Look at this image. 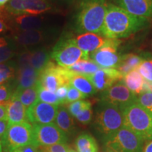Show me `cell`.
<instances>
[{
  "label": "cell",
  "mask_w": 152,
  "mask_h": 152,
  "mask_svg": "<svg viewBox=\"0 0 152 152\" xmlns=\"http://www.w3.org/2000/svg\"><path fill=\"white\" fill-rule=\"evenodd\" d=\"M151 20L134 16L111 2H108L102 35L109 39H125L151 26Z\"/></svg>",
  "instance_id": "obj_1"
},
{
  "label": "cell",
  "mask_w": 152,
  "mask_h": 152,
  "mask_svg": "<svg viewBox=\"0 0 152 152\" xmlns=\"http://www.w3.org/2000/svg\"><path fill=\"white\" fill-rule=\"evenodd\" d=\"M107 4V0H76L73 16L76 33L101 35Z\"/></svg>",
  "instance_id": "obj_2"
},
{
  "label": "cell",
  "mask_w": 152,
  "mask_h": 152,
  "mask_svg": "<svg viewBox=\"0 0 152 152\" xmlns=\"http://www.w3.org/2000/svg\"><path fill=\"white\" fill-rule=\"evenodd\" d=\"M123 125V114L118 106L99 101L95 108L93 128L102 141L109 138Z\"/></svg>",
  "instance_id": "obj_3"
},
{
  "label": "cell",
  "mask_w": 152,
  "mask_h": 152,
  "mask_svg": "<svg viewBox=\"0 0 152 152\" xmlns=\"http://www.w3.org/2000/svg\"><path fill=\"white\" fill-rule=\"evenodd\" d=\"M121 110L123 118V125L130 129L144 142L152 140V115L134 102Z\"/></svg>",
  "instance_id": "obj_4"
},
{
  "label": "cell",
  "mask_w": 152,
  "mask_h": 152,
  "mask_svg": "<svg viewBox=\"0 0 152 152\" xmlns=\"http://www.w3.org/2000/svg\"><path fill=\"white\" fill-rule=\"evenodd\" d=\"M51 57L58 66L68 68L82 60L90 59V56L76 45L75 38L66 35L59 39L51 52Z\"/></svg>",
  "instance_id": "obj_5"
},
{
  "label": "cell",
  "mask_w": 152,
  "mask_h": 152,
  "mask_svg": "<svg viewBox=\"0 0 152 152\" xmlns=\"http://www.w3.org/2000/svg\"><path fill=\"white\" fill-rule=\"evenodd\" d=\"M144 142L136 133L123 125L103 143L108 152H142Z\"/></svg>",
  "instance_id": "obj_6"
},
{
  "label": "cell",
  "mask_w": 152,
  "mask_h": 152,
  "mask_svg": "<svg viewBox=\"0 0 152 152\" xmlns=\"http://www.w3.org/2000/svg\"><path fill=\"white\" fill-rule=\"evenodd\" d=\"M3 152H13L18 148L34 144L33 126L29 122L10 125L1 139Z\"/></svg>",
  "instance_id": "obj_7"
},
{
  "label": "cell",
  "mask_w": 152,
  "mask_h": 152,
  "mask_svg": "<svg viewBox=\"0 0 152 152\" xmlns=\"http://www.w3.org/2000/svg\"><path fill=\"white\" fill-rule=\"evenodd\" d=\"M73 73L66 68L56 66L51 61L39 73L37 84L45 90L55 92L61 86L70 85V79Z\"/></svg>",
  "instance_id": "obj_8"
},
{
  "label": "cell",
  "mask_w": 152,
  "mask_h": 152,
  "mask_svg": "<svg viewBox=\"0 0 152 152\" xmlns=\"http://www.w3.org/2000/svg\"><path fill=\"white\" fill-rule=\"evenodd\" d=\"M122 41L116 39L106 38L102 47L90 56L91 60L103 68H116L121 61L122 55L120 46Z\"/></svg>",
  "instance_id": "obj_9"
},
{
  "label": "cell",
  "mask_w": 152,
  "mask_h": 152,
  "mask_svg": "<svg viewBox=\"0 0 152 152\" xmlns=\"http://www.w3.org/2000/svg\"><path fill=\"white\" fill-rule=\"evenodd\" d=\"M16 65V83L14 91L36 86L39 73L30 64V51H25L19 55Z\"/></svg>",
  "instance_id": "obj_10"
},
{
  "label": "cell",
  "mask_w": 152,
  "mask_h": 152,
  "mask_svg": "<svg viewBox=\"0 0 152 152\" xmlns=\"http://www.w3.org/2000/svg\"><path fill=\"white\" fill-rule=\"evenodd\" d=\"M34 144L37 147H49L56 144L67 143L68 137L54 123L34 124Z\"/></svg>",
  "instance_id": "obj_11"
},
{
  "label": "cell",
  "mask_w": 152,
  "mask_h": 152,
  "mask_svg": "<svg viewBox=\"0 0 152 152\" xmlns=\"http://www.w3.org/2000/svg\"><path fill=\"white\" fill-rule=\"evenodd\" d=\"M137 96L127 87L123 79L107 90L101 92L99 94V101L112 104L120 109L135 102Z\"/></svg>",
  "instance_id": "obj_12"
},
{
  "label": "cell",
  "mask_w": 152,
  "mask_h": 152,
  "mask_svg": "<svg viewBox=\"0 0 152 152\" xmlns=\"http://www.w3.org/2000/svg\"><path fill=\"white\" fill-rule=\"evenodd\" d=\"M58 106L37 102L28 109V121L30 123L45 125L55 121Z\"/></svg>",
  "instance_id": "obj_13"
},
{
  "label": "cell",
  "mask_w": 152,
  "mask_h": 152,
  "mask_svg": "<svg viewBox=\"0 0 152 152\" xmlns=\"http://www.w3.org/2000/svg\"><path fill=\"white\" fill-rule=\"evenodd\" d=\"M97 92H103L123 79V75L116 68H99L88 75Z\"/></svg>",
  "instance_id": "obj_14"
},
{
  "label": "cell",
  "mask_w": 152,
  "mask_h": 152,
  "mask_svg": "<svg viewBox=\"0 0 152 152\" xmlns=\"http://www.w3.org/2000/svg\"><path fill=\"white\" fill-rule=\"evenodd\" d=\"M111 2L134 16L152 20V0H111Z\"/></svg>",
  "instance_id": "obj_15"
},
{
  "label": "cell",
  "mask_w": 152,
  "mask_h": 152,
  "mask_svg": "<svg viewBox=\"0 0 152 152\" xmlns=\"http://www.w3.org/2000/svg\"><path fill=\"white\" fill-rule=\"evenodd\" d=\"M106 40L102 35L94 33H81L75 38L77 47L89 56L103 46Z\"/></svg>",
  "instance_id": "obj_16"
},
{
  "label": "cell",
  "mask_w": 152,
  "mask_h": 152,
  "mask_svg": "<svg viewBox=\"0 0 152 152\" xmlns=\"http://www.w3.org/2000/svg\"><path fill=\"white\" fill-rule=\"evenodd\" d=\"M7 121L9 125L29 122L28 109L14 95L7 103Z\"/></svg>",
  "instance_id": "obj_17"
},
{
  "label": "cell",
  "mask_w": 152,
  "mask_h": 152,
  "mask_svg": "<svg viewBox=\"0 0 152 152\" xmlns=\"http://www.w3.org/2000/svg\"><path fill=\"white\" fill-rule=\"evenodd\" d=\"M48 38V33L44 29L17 32L14 39L16 42L23 47L34 46L44 42Z\"/></svg>",
  "instance_id": "obj_18"
},
{
  "label": "cell",
  "mask_w": 152,
  "mask_h": 152,
  "mask_svg": "<svg viewBox=\"0 0 152 152\" xmlns=\"http://www.w3.org/2000/svg\"><path fill=\"white\" fill-rule=\"evenodd\" d=\"M55 123L67 136L73 135L76 132V126L73 116L64 105L58 106Z\"/></svg>",
  "instance_id": "obj_19"
},
{
  "label": "cell",
  "mask_w": 152,
  "mask_h": 152,
  "mask_svg": "<svg viewBox=\"0 0 152 152\" xmlns=\"http://www.w3.org/2000/svg\"><path fill=\"white\" fill-rule=\"evenodd\" d=\"M44 20L40 17L33 15L22 14L16 16L14 23L18 32L43 29Z\"/></svg>",
  "instance_id": "obj_20"
},
{
  "label": "cell",
  "mask_w": 152,
  "mask_h": 152,
  "mask_svg": "<svg viewBox=\"0 0 152 152\" xmlns=\"http://www.w3.org/2000/svg\"><path fill=\"white\" fill-rule=\"evenodd\" d=\"M70 85L83 93L87 97L93 96L97 92L90 77L86 75L73 73L70 79Z\"/></svg>",
  "instance_id": "obj_21"
},
{
  "label": "cell",
  "mask_w": 152,
  "mask_h": 152,
  "mask_svg": "<svg viewBox=\"0 0 152 152\" xmlns=\"http://www.w3.org/2000/svg\"><path fill=\"white\" fill-rule=\"evenodd\" d=\"M144 59V53H129L123 54L116 69L122 74L123 77L132 70L136 69Z\"/></svg>",
  "instance_id": "obj_22"
},
{
  "label": "cell",
  "mask_w": 152,
  "mask_h": 152,
  "mask_svg": "<svg viewBox=\"0 0 152 152\" xmlns=\"http://www.w3.org/2000/svg\"><path fill=\"white\" fill-rule=\"evenodd\" d=\"M123 81L127 87L137 96L143 93L145 80L137 69H134L123 77Z\"/></svg>",
  "instance_id": "obj_23"
},
{
  "label": "cell",
  "mask_w": 152,
  "mask_h": 152,
  "mask_svg": "<svg viewBox=\"0 0 152 152\" xmlns=\"http://www.w3.org/2000/svg\"><path fill=\"white\" fill-rule=\"evenodd\" d=\"M23 14L37 16L52 9L50 2L47 0H23Z\"/></svg>",
  "instance_id": "obj_24"
},
{
  "label": "cell",
  "mask_w": 152,
  "mask_h": 152,
  "mask_svg": "<svg viewBox=\"0 0 152 152\" xmlns=\"http://www.w3.org/2000/svg\"><path fill=\"white\" fill-rule=\"evenodd\" d=\"M51 54L45 48L30 51V64L39 73L51 61Z\"/></svg>",
  "instance_id": "obj_25"
},
{
  "label": "cell",
  "mask_w": 152,
  "mask_h": 152,
  "mask_svg": "<svg viewBox=\"0 0 152 152\" xmlns=\"http://www.w3.org/2000/svg\"><path fill=\"white\" fill-rule=\"evenodd\" d=\"M77 152H98L99 147L94 137L87 132H83L75 140Z\"/></svg>",
  "instance_id": "obj_26"
},
{
  "label": "cell",
  "mask_w": 152,
  "mask_h": 152,
  "mask_svg": "<svg viewBox=\"0 0 152 152\" xmlns=\"http://www.w3.org/2000/svg\"><path fill=\"white\" fill-rule=\"evenodd\" d=\"M14 96H16L20 102L23 104L26 109L37 102L38 100V90L37 85L30 88L23 89L20 90H16L14 92Z\"/></svg>",
  "instance_id": "obj_27"
},
{
  "label": "cell",
  "mask_w": 152,
  "mask_h": 152,
  "mask_svg": "<svg viewBox=\"0 0 152 152\" xmlns=\"http://www.w3.org/2000/svg\"><path fill=\"white\" fill-rule=\"evenodd\" d=\"M66 68L71 73L90 75L97 71L100 67L92 60L88 59L80 61L71 67Z\"/></svg>",
  "instance_id": "obj_28"
},
{
  "label": "cell",
  "mask_w": 152,
  "mask_h": 152,
  "mask_svg": "<svg viewBox=\"0 0 152 152\" xmlns=\"http://www.w3.org/2000/svg\"><path fill=\"white\" fill-rule=\"evenodd\" d=\"M16 54V45L9 39L0 37V64L8 61Z\"/></svg>",
  "instance_id": "obj_29"
},
{
  "label": "cell",
  "mask_w": 152,
  "mask_h": 152,
  "mask_svg": "<svg viewBox=\"0 0 152 152\" xmlns=\"http://www.w3.org/2000/svg\"><path fill=\"white\" fill-rule=\"evenodd\" d=\"M144 80L152 83V54L144 53V59L136 68Z\"/></svg>",
  "instance_id": "obj_30"
},
{
  "label": "cell",
  "mask_w": 152,
  "mask_h": 152,
  "mask_svg": "<svg viewBox=\"0 0 152 152\" xmlns=\"http://www.w3.org/2000/svg\"><path fill=\"white\" fill-rule=\"evenodd\" d=\"M17 65L14 62L0 64V85L9 83L16 75Z\"/></svg>",
  "instance_id": "obj_31"
},
{
  "label": "cell",
  "mask_w": 152,
  "mask_h": 152,
  "mask_svg": "<svg viewBox=\"0 0 152 152\" xmlns=\"http://www.w3.org/2000/svg\"><path fill=\"white\" fill-rule=\"evenodd\" d=\"M37 87L38 90V99H39V102L56 106L63 105L61 102L58 98V96H56V93L45 90L42 87H39L37 84Z\"/></svg>",
  "instance_id": "obj_32"
},
{
  "label": "cell",
  "mask_w": 152,
  "mask_h": 152,
  "mask_svg": "<svg viewBox=\"0 0 152 152\" xmlns=\"http://www.w3.org/2000/svg\"><path fill=\"white\" fill-rule=\"evenodd\" d=\"M92 103L90 101L82 99L68 104L67 109L72 116L75 118L77 114H78L83 110L92 107Z\"/></svg>",
  "instance_id": "obj_33"
},
{
  "label": "cell",
  "mask_w": 152,
  "mask_h": 152,
  "mask_svg": "<svg viewBox=\"0 0 152 152\" xmlns=\"http://www.w3.org/2000/svg\"><path fill=\"white\" fill-rule=\"evenodd\" d=\"M136 102L152 115V92H144L138 95Z\"/></svg>",
  "instance_id": "obj_34"
},
{
  "label": "cell",
  "mask_w": 152,
  "mask_h": 152,
  "mask_svg": "<svg viewBox=\"0 0 152 152\" xmlns=\"http://www.w3.org/2000/svg\"><path fill=\"white\" fill-rule=\"evenodd\" d=\"M23 0H10L6 6V9L9 14L14 16L23 14Z\"/></svg>",
  "instance_id": "obj_35"
},
{
  "label": "cell",
  "mask_w": 152,
  "mask_h": 152,
  "mask_svg": "<svg viewBox=\"0 0 152 152\" xmlns=\"http://www.w3.org/2000/svg\"><path fill=\"white\" fill-rule=\"evenodd\" d=\"M14 89L9 84L0 85V104H7L14 94Z\"/></svg>",
  "instance_id": "obj_36"
},
{
  "label": "cell",
  "mask_w": 152,
  "mask_h": 152,
  "mask_svg": "<svg viewBox=\"0 0 152 152\" xmlns=\"http://www.w3.org/2000/svg\"><path fill=\"white\" fill-rule=\"evenodd\" d=\"M85 98H87V96H85L83 93H81L77 89H75V87L71 86V85L68 86V91L67 96H66V104L72 103V102H76V101L85 99Z\"/></svg>",
  "instance_id": "obj_37"
},
{
  "label": "cell",
  "mask_w": 152,
  "mask_h": 152,
  "mask_svg": "<svg viewBox=\"0 0 152 152\" xmlns=\"http://www.w3.org/2000/svg\"><path fill=\"white\" fill-rule=\"evenodd\" d=\"M80 124L83 125H88L93 118V111L92 107L83 110L75 117Z\"/></svg>",
  "instance_id": "obj_38"
},
{
  "label": "cell",
  "mask_w": 152,
  "mask_h": 152,
  "mask_svg": "<svg viewBox=\"0 0 152 152\" xmlns=\"http://www.w3.org/2000/svg\"><path fill=\"white\" fill-rule=\"evenodd\" d=\"M41 152H69L71 148L66 143L56 144L49 147H39Z\"/></svg>",
  "instance_id": "obj_39"
},
{
  "label": "cell",
  "mask_w": 152,
  "mask_h": 152,
  "mask_svg": "<svg viewBox=\"0 0 152 152\" xmlns=\"http://www.w3.org/2000/svg\"><path fill=\"white\" fill-rule=\"evenodd\" d=\"M68 86L69 85H63L57 89L56 92V96L59 99L63 105L66 104V99L67 96L68 91Z\"/></svg>",
  "instance_id": "obj_40"
},
{
  "label": "cell",
  "mask_w": 152,
  "mask_h": 152,
  "mask_svg": "<svg viewBox=\"0 0 152 152\" xmlns=\"http://www.w3.org/2000/svg\"><path fill=\"white\" fill-rule=\"evenodd\" d=\"M13 152H41L39 147L36 146L35 144H31L28 145L23 146L18 149H17Z\"/></svg>",
  "instance_id": "obj_41"
},
{
  "label": "cell",
  "mask_w": 152,
  "mask_h": 152,
  "mask_svg": "<svg viewBox=\"0 0 152 152\" xmlns=\"http://www.w3.org/2000/svg\"><path fill=\"white\" fill-rule=\"evenodd\" d=\"M9 126V125L7 120H0V139L1 140L8 130Z\"/></svg>",
  "instance_id": "obj_42"
},
{
  "label": "cell",
  "mask_w": 152,
  "mask_h": 152,
  "mask_svg": "<svg viewBox=\"0 0 152 152\" xmlns=\"http://www.w3.org/2000/svg\"><path fill=\"white\" fill-rule=\"evenodd\" d=\"M0 120H7V103L0 104Z\"/></svg>",
  "instance_id": "obj_43"
},
{
  "label": "cell",
  "mask_w": 152,
  "mask_h": 152,
  "mask_svg": "<svg viewBox=\"0 0 152 152\" xmlns=\"http://www.w3.org/2000/svg\"><path fill=\"white\" fill-rule=\"evenodd\" d=\"M142 152H152V140L144 144Z\"/></svg>",
  "instance_id": "obj_44"
},
{
  "label": "cell",
  "mask_w": 152,
  "mask_h": 152,
  "mask_svg": "<svg viewBox=\"0 0 152 152\" xmlns=\"http://www.w3.org/2000/svg\"><path fill=\"white\" fill-rule=\"evenodd\" d=\"M7 29H8V27H7V24L5 23L3 20L0 19V33H2L4 31H6Z\"/></svg>",
  "instance_id": "obj_45"
},
{
  "label": "cell",
  "mask_w": 152,
  "mask_h": 152,
  "mask_svg": "<svg viewBox=\"0 0 152 152\" xmlns=\"http://www.w3.org/2000/svg\"><path fill=\"white\" fill-rule=\"evenodd\" d=\"M47 1H61V2H66V3H71L72 1H73L74 0H47Z\"/></svg>",
  "instance_id": "obj_46"
},
{
  "label": "cell",
  "mask_w": 152,
  "mask_h": 152,
  "mask_svg": "<svg viewBox=\"0 0 152 152\" xmlns=\"http://www.w3.org/2000/svg\"><path fill=\"white\" fill-rule=\"evenodd\" d=\"M10 0H0V6H4L7 4Z\"/></svg>",
  "instance_id": "obj_47"
},
{
  "label": "cell",
  "mask_w": 152,
  "mask_h": 152,
  "mask_svg": "<svg viewBox=\"0 0 152 152\" xmlns=\"http://www.w3.org/2000/svg\"><path fill=\"white\" fill-rule=\"evenodd\" d=\"M0 152H3V150H2V143H1V139H0Z\"/></svg>",
  "instance_id": "obj_48"
},
{
  "label": "cell",
  "mask_w": 152,
  "mask_h": 152,
  "mask_svg": "<svg viewBox=\"0 0 152 152\" xmlns=\"http://www.w3.org/2000/svg\"><path fill=\"white\" fill-rule=\"evenodd\" d=\"M149 49H150V51H151V53H152V39H151V41L150 42V44H149Z\"/></svg>",
  "instance_id": "obj_49"
},
{
  "label": "cell",
  "mask_w": 152,
  "mask_h": 152,
  "mask_svg": "<svg viewBox=\"0 0 152 152\" xmlns=\"http://www.w3.org/2000/svg\"><path fill=\"white\" fill-rule=\"evenodd\" d=\"M69 152H77V151H76L75 150H74V149H70Z\"/></svg>",
  "instance_id": "obj_50"
}]
</instances>
